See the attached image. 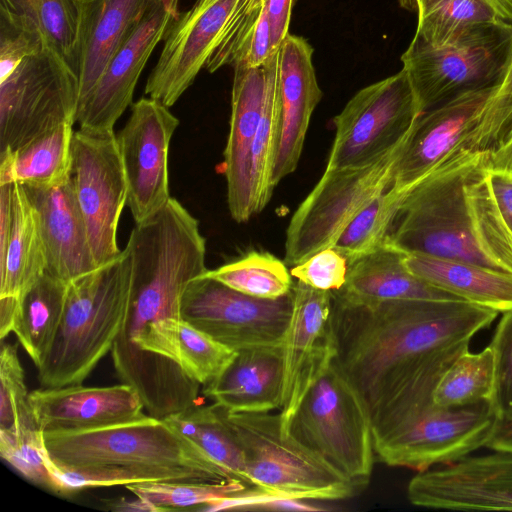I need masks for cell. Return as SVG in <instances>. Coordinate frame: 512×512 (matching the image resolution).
<instances>
[{"mask_svg":"<svg viewBox=\"0 0 512 512\" xmlns=\"http://www.w3.org/2000/svg\"><path fill=\"white\" fill-rule=\"evenodd\" d=\"M29 404L42 432L82 430L126 422L142 416L144 403L131 385L41 387Z\"/></svg>","mask_w":512,"mask_h":512,"instance_id":"cell-21","label":"cell"},{"mask_svg":"<svg viewBox=\"0 0 512 512\" xmlns=\"http://www.w3.org/2000/svg\"><path fill=\"white\" fill-rule=\"evenodd\" d=\"M131 493L149 501L162 511L191 508L196 510L212 501L233 496L248 487L246 483L223 481H148L125 486Z\"/></svg>","mask_w":512,"mask_h":512,"instance_id":"cell-37","label":"cell"},{"mask_svg":"<svg viewBox=\"0 0 512 512\" xmlns=\"http://www.w3.org/2000/svg\"><path fill=\"white\" fill-rule=\"evenodd\" d=\"M409 271L464 301L498 313L512 310V274L477 264L405 253Z\"/></svg>","mask_w":512,"mask_h":512,"instance_id":"cell-27","label":"cell"},{"mask_svg":"<svg viewBox=\"0 0 512 512\" xmlns=\"http://www.w3.org/2000/svg\"><path fill=\"white\" fill-rule=\"evenodd\" d=\"M293 307V290L277 299L243 294L204 275L186 287L183 320L228 348L281 346Z\"/></svg>","mask_w":512,"mask_h":512,"instance_id":"cell-12","label":"cell"},{"mask_svg":"<svg viewBox=\"0 0 512 512\" xmlns=\"http://www.w3.org/2000/svg\"><path fill=\"white\" fill-rule=\"evenodd\" d=\"M152 0H78L79 105L110 59L140 22Z\"/></svg>","mask_w":512,"mask_h":512,"instance_id":"cell-25","label":"cell"},{"mask_svg":"<svg viewBox=\"0 0 512 512\" xmlns=\"http://www.w3.org/2000/svg\"><path fill=\"white\" fill-rule=\"evenodd\" d=\"M407 498L431 509L512 511V453L467 456L417 472L408 483Z\"/></svg>","mask_w":512,"mask_h":512,"instance_id":"cell-18","label":"cell"},{"mask_svg":"<svg viewBox=\"0 0 512 512\" xmlns=\"http://www.w3.org/2000/svg\"><path fill=\"white\" fill-rule=\"evenodd\" d=\"M494 355L493 402L503 421H512V310L503 313L489 344Z\"/></svg>","mask_w":512,"mask_h":512,"instance_id":"cell-42","label":"cell"},{"mask_svg":"<svg viewBox=\"0 0 512 512\" xmlns=\"http://www.w3.org/2000/svg\"><path fill=\"white\" fill-rule=\"evenodd\" d=\"M67 284L45 272L20 298L12 332L36 368L45 361L60 326Z\"/></svg>","mask_w":512,"mask_h":512,"instance_id":"cell-30","label":"cell"},{"mask_svg":"<svg viewBox=\"0 0 512 512\" xmlns=\"http://www.w3.org/2000/svg\"><path fill=\"white\" fill-rule=\"evenodd\" d=\"M512 135V48L502 75L476 126L463 147L472 152H491Z\"/></svg>","mask_w":512,"mask_h":512,"instance_id":"cell-39","label":"cell"},{"mask_svg":"<svg viewBox=\"0 0 512 512\" xmlns=\"http://www.w3.org/2000/svg\"><path fill=\"white\" fill-rule=\"evenodd\" d=\"M498 314L464 300L405 299L355 307L333 298L336 361L371 418L390 403L432 391Z\"/></svg>","mask_w":512,"mask_h":512,"instance_id":"cell-1","label":"cell"},{"mask_svg":"<svg viewBox=\"0 0 512 512\" xmlns=\"http://www.w3.org/2000/svg\"><path fill=\"white\" fill-rule=\"evenodd\" d=\"M43 441L65 494L148 481L235 479L164 419L148 414L117 424L46 431Z\"/></svg>","mask_w":512,"mask_h":512,"instance_id":"cell-3","label":"cell"},{"mask_svg":"<svg viewBox=\"0 0 512 512\" xmlns=\"http://www.w3.org/2000/svg\"><path fill=\"white\" fill-rule=\"evenodd\" d=\"M11 230L0 257V297L21 298L46 272L40 221L23 186L12 185Z\"/></svg>","mask_w":512,"mask_h":512,"instance_id":"cell-28","label":"cell"},{"mask_svg":"<svg viewBox=\"0 0 512 512\" xmlns=\"http://www.w3.org/2000/svg\"><path fill=\"white\" fill-rule=\"evenodd\" d=\"M277 67L278 50L268 59L263 110L250 157V184L255 214L265 208L274 190L271 177L279 132Z\"/></svg>","mask_w":512,"mask_h":512,"instance_id":"cell-34","label":"cell"},{"mask_svg":"<svg viewBox=\"0 0 512 512\" xmlns=\"http://www.w3.org/2000/svg\"><path fill=\"white\" fill-rule=\"evenodd\" d=\"M290 273L307 286L334 292L340 290L346 282L348 261L334 247H329L292 266Z\"/></svg>","mask_w":512,"mask_h":512,"instance_id":"cell-44","label":"cell"},{"mask_svg":"<svg viewBox=\"0 0 512 512\" xmlns=\"http://www.w3.org/2000/svg\"><path fill=\"white\" fill-rule=\"evenodd\" d=\"M23 188L39 217L46 272L68 284L98 268L71 176L52 187Z\"/></svg>","mask_w":512,"mask_h":512,"instance_id":"cell-23","label":"cell"},{"mask_svg":"<svg viewBox=\"0 0 512 512\" xmlns=\"http://www.w3.org/2000/svg\"><path fill=\"white\" fill-rule=\"evenodd\" d=\"M221 409L242 449L249 486L314 501L342 500L358 493L285 430L280 413H231Z\"/></svg>","mask_w":512,"mask_h":512,"instance_id":"cell-6","label":"cell"},{"mask_svg":"<svg viewBox=\"0 0 512 512\" xmlns=\"http://www.w3.org/2000/svg\"><path fill=\"white\" fill-rule=\"evenodd\" d=\"M312 56L310 44L296 35L288 34L278 49L279 132L271 177L274 188L298 166L312 113L322 98Z\"/></svg>","mask_w":512,"mask_h":512,"instance_id":"cell-20","label":"cell"},{"mask_svg":"<svg viewBox=\"0 0 512 512\" xmlns=\"http://www.w3.org/2000/svg\"><path fill=\"white\" fill-rule=\"evenodd\" d=\"M25 372L17 345L2 343L0 351V431L37 425L29 404Z\"/></svg>","mask_w":512,"mask_h":512,"instance_id":"cell-40","label":"cell"},{"mask_svg":"<svg viewBox=\"0 0 512 512\" xmlns=\"http://www.w3.org/2000/svg\"><path fill=\"white\" fill-rule=\"evenodd\" d=\"M179 120L156 99L142 97L116 135L126 176L127 205L136 223L161 209L169 194L168 156Z\"/></svg>","mask_w":512,"mask_h":512,"instance_id":"cell-16","label":"cell"},{"mask_svg":"<svg viewBox=\"0 0 512 512\" xmlns=\"http://www.w3.org/2000/svg\"><path fill=\"white\" fill-rule=\"evenodd\" d=\"M511 48L512 25L497 22L442 46L413 38L401 61L425 112L465 92L496 85Z\"/></svg>","mask_w":512,"mask_h":512,"instance_id":"cell-8","label":"cell"},{"mask_svg":"<svg viewBox=\"0 0 512 512\" xmlns=\"http://www.w3.org/2000/svg\"><path fill=\"white\" fill-rule=\"evenodd\" d=\"M502 418L493 402L462 407L434 403L386 437L374 441L378 461L417 472L455 463L486 447Z\"/></svg>","mask_w":512,"mask_h":512,"instance_id":"cell-11","label":"cell"},{"mask_svg":"<svg viewBox=\"0 0 512 512\" xmlns=\"http://www.w3.org/2000/svg\"><path fill=\"white\" fill-rule=\"evenodd\" d=\"M73 125L64 124L16 151L0 153V185L52 187L71 176Z\"/></svg>","mask_w":512,"mask_h":512,"instance_id":"cell-29","label":"cell"},{"mask_svg":"<svg viewBox=\"0 0 512 512\" xmlns=\"http://www.w3.org/2000/svg\"><path fill=\"white\" fill-rule=\"evenodd\" d=\"M489 182L501 218L512 236V176L489 172Z\"/></svg>","mask_w":512,"mask_h":512,"instance_id":"cell-46","label":"cell"},{"mask_svg":"<svg viewBox=\"0 0 512 512\" xmlns=\"http://www.w3.org/2000/svg\"><path fill=\"white\" fill-rule=\"evenodd\" d=\"M402 145L369 165L325 169L288 224L284 257L287 266H295L334 246L356 214L389 188Z\"/></svg>","mask_w":512,"mask_h":512,"instance_id":"cell-10","label":"cell"},{"mask_svg":"<svg viewBox=\"0 0 512 512\" xmlns=\"http://www.w3.org/2000/svg\"><path fill=\"white\" fill-rule=\"evenodd\" d=\"M494 355L488 345L479 352H462L444 371L433 391L440 407H462L493 400Z\"/></svg>","mask_w":512,"mask_h":512,"instance_id":"cell-32","label":"cell"},{"mask_svg":"<svg viewBox=\"0 0 512 512\" xmlns=\"http://www.w3.org/2000/svg\"><path fill=\"white\" fill-rule=\"evenodd\" d=\"M244 0H196L179 13L148 76L145 94L167 107L192 85L238 17Z\"/></svg>","mask_w":512,"mask_h":512,"instance_id":"cell-14","label":"cell"},{"mask_svg":"<svg viewBox=\"0 0 512 512\" xmlns=\"http://www.w3.org/2000/svg\"><path fill=\"white\" fill-rule=\"evenodd\" d=\"M131 261L115 260L67 284L64 312L52 347L37 368L41 387L82 384L111 351L130 295Z\"/></svg>","mask_w":512,"mask_h":512,"instance_id":"cell-4","label":"cell"},{"mask_svg":"<svg viewBox=\"0 0 512 512\" xmlns=\"http://www.w3.org/2000/svg\"><path fill=\"white\" fill-rule=\"evenodd\" d=\"M285 430L358 492L370 482L376 457L370 414L336 360L307 391Z\"/></svg>","mask_w":512,"mask_h":512,"instance_id":"cell-5","label":"cell"},{"mask_svg":"<svg viewBox=\"0 0 512 512\" xmlns=\"http://www.w3.org/2000/svg\"><path fill=\"white\" fill-rule=\"evenodd\" d=\"M20 305L16 297H0V337L4 339L12 332Z\"/></svg>","mask_w":512,"mask_h":512,"instance_id":"cell-49","label":"cell"},{"mask_svg":"<svg viewBox=\"0 0 512 512\" xmlns=\"http://www.w3.org/2000/svg\"><path fill=\"white\" fill-rule=\"evenodd\" d=\"M494 88L465 92L423 112L394 162L389 188L408 190L463 148Z\"/></svg>","mask_w":512,"mask_h":512,"instance_id":"cell-19","label":"cell"},{"mask_svg":"<svg viewBox=\"0 0 512 512\" xmlns=\"http://www.w3.org/2000/svg\"><path fill=\"white\" fill-rule=\"evenodd\" d=\"M486 447L496 452L512 453V421H502Z\"/></svg>","mask_w":512,"mask_h":512,"instance_id":"cell-51","label":"cell"},{"mask_svg":"<svg viewBox=\"0 0 512 512\" xmlns=\"http://www.w3.org/2000/svg\"><path fill=\"white\" fill-rule=\"evenodd\" d=\"M71 178L97 267L118 258L117 228L128 187L114 130L80 128L72 140Z\"/></svg>","mask_w":512,"mask_h":512,"instance_id":"cell-13","label":"cell"},{"mask_svg":"<svg viewBox=\"0 0 512 512\" xmlns=\"http://www.w3.org/2000/svg\"><path fill=\"white\" fill-rule=\"evenodd\" d=\"M0 454L26 479L53 491V480L47 468L48 453L37 425L19 431H0Z\"/></svg>","mask_w":512,"mask_h":512,"instance_id":"cell-41","label":"cell"},{"mask_svg":"<svg viewBox=\"0 0 512 512\" xmlns=\"http://www.w3.org/2000/svg\"><path fill=\"white\" fill-rule=\"evenodd\" d=\"M485 166L490 173L512 176V136L494 151L485 153Z\"/></svg>","mask_w":512,"mask_h":512,"instance_id":"cell-48","label":"cell"},{"mask_svg":"<svg viewBox=\"0 0 512 512\" xmlns=\"http://www.w3.org/2000/svg\"><path fill=\"white\" fill-rule=\"evenodd\" d=\"M512 136V135H511Z\"/></svg>","mask_w":512,"mask_h":512,"instance_id":"cell-52","label":"cell"},{"mask_svg":"<svg viewBox=\"0 0 512 512\" xmlns=\"http://www.w3.org/2000/svg\"><path fill=\"white\" fill-rule=\"evenodd\" d=\"M296 0H265V6L272 31L273 48L278 50L289 34L292 8Z\"/></svg>","mask_w":512,"mask_h":512,"instance_id":"cell-45","label":"cell"},{"mask_svg":"<svg viewBox=\"0 0 512 512\" xmlns=\"http://www.w3.org/2000/svg\"><path fill=\"white\" fill-rule=\"evenodd\" d=\"M164 420L233 478L247 484L242 449L220 406L194 404Z\"/></svg>","mask_w":512,"mask_h":512,"instance_id":"cell-31","label":"cell"},{"mask_svg":"<svg viewBox=\"0 0 512 512\" xmlns=\"http://www.w3.org/2000/svg\"><path fill=\"white\" fill-rule=\"evenodd\" d=\"M405 253L387 242L348 263L344 286L332 292L347 306H373L405 299L462 300L422 280L408 270Z\"/></svg>","mask_w":512,"mask_h":512,"instance_id":"cell-26","label":"cell"},{"mask_svg":"<svg viewBox=\"0 0 512 512\" xmlns=\"http://www.w3.org/2000/svg\"><path fill=\"white\" fill-rule=\"evenodd\" d=\"M504 22L484 0H437L418 15L413 38L432 46L452 43L470 30Z\"/></svg>","mask_w":512,"mask_h":512,"instance_id":"cell-35","label":"cell"},{"mask_svg":"<svg viewBox=\"0 0 512 512\" xmlns=\"http://www.w3.org/2000/svg\"><path fill=\"white\" fill-rule=\"evenodd\" d=\"M105 502L108 510L116 512H162L159 507L140 497L134 500L122 497Z\"/></svg>","mask_w":512,"mask_h":512,"instance_id":"cell-50","label":"cell"},{"mask_svg":"<svg viewBox=\"0 0 512 512\" xmlns=\"http://www.w3.org/2000/svg\"><path fill=\"white\" fill-rule=\"evenodd\" d=\"M332 292L297 281L282 342L283 387L279 413L284 428L311 386L337 359Z\"/></svg>","mask_w":512,"mask_h":512,"instance_id":"cell-15","label":"cell"},{"mask_svg":"<svg viewBox=\"0 0 512 512\" xmlns=\"http://www.w3.org/2000/svg\"><path fill=\"white\" fill-rule=\"evenodd\" d=\"M407 190L387 188L364 206L334 244L348 263L381 246Z\"/></svg>","mask_w":512,"mask_h":512,"instance_id":"cell-36","label":"cell"},{"mask_svg":"<svg viewBox=\"0 0 512 512\" xmlns=\"http://www.w3.org/2000/svg\"><path fill=\"white\" fill-rule=\"evenodd\" d=\"M385 242L512 274V236L491 191L485 152L461 148L410 187Z\"/></svg>","mask_w":512,"mask_h":512,"instance_id":"cell-2","label":"cell"},{"mask_svg":"<svg viewBox=\"0 0 512 512\" xmlns=\"http://www.w3.org/2000/svg\"><path fill=\"white\" fill-rule=\"evenodd\" d=\"M235 353L187 321L179 322L173 360L200 385L206 386L217 378Z\"/></svg>","mask_w":512,"mask_h":512,"instance_id":"cell-38","label":"cell"},{"mask_svg":"<svg viewBox=\"0 0 512 512\" xmlns=\"http://www.w3.org/2000/svg\"><path fill=\"white\" fill-rule=\"evenodd\" d=\"M55 1L59 0H0V9L10 12L36 26L35 20L38 12L55 3Z\"/></svg>","mask_w":512,"mask_h":512,"instance_id":"cell-47","label":"cell"},{"mask_svg":"<svg viewBox=\"0 0 512 512\" xmlns=\"http://www.w3.org/2000/svg\"><path fill=\"white\" fill-rule=\"evenodd\" d=\"M282 387V345L259 346L236 351L202 391L228 412L263 413L280 409Z\"/></svg>","mask_w":512,"mask_h":512,"instance_id":"cell-24","label":"cell"},{"mask_svg":"<svg viewBox=\"0 0 512 512\" xmlns=\"http://www.w3.org/2000/svg\"><path fill=\"white\" fill-rule=\"evenodd\" d=\"M287 267L268 252L250 251L233 262L207 270L204 276L252 297L277 299L293 290Z\"/></svg>","mask_w":512,"mask_h":512,"instance_id":"cell-33","label":"cell"},{"mask_svg":"<svg viewBox=\"0 0 512 512\" xmlns=\"http://www.w3.org/2000/svg\"><path fill=\"white\" fill-rule=\"evenodd\" d=\"M422 113L403 68L362 88L333 119L336 133L326 168L380 160L405 142Z\"/></svg>","mask_w":512,"mask_h":512,"instance_id":"cell-9","label":"cell"},{"mask_svg":"<svg viewBox=\"0 0 512 512\" xmlns=\"http://www.w3.org/2000/svg\"><path fill=\"white\" fill-rule=\"evenodd\" d=\"M230 127L224 150L223 173L231 217L247 222L253 210L250 157L265 99L268 60L258 67L235 66Z\"/></svg>","mask_w":512,"mask_h":512,"instance_id":"cell-22","label":"cell"},{"mask_svg":"<svg viewBox=\"0 0 512 512\" xmlns=\"http://www.w3.org/2000/svg\"><path fill=\"white\" fill-rule=\"evenodd\" d=\"M79 99L78 75L48 45L0 61V153L73 125Z\"/></svg>","mask_w":512,"mask_h":512,"instance_id":"cell-7","label":"cell"},{"mask_svg":"<svg viewBox=\"0 0 512 512\" xmlns=\"http://www.w3.org/2000/svg\"><path fill=\"white\" fill-rule=\"evenodd\" d=\"M179 0H152L138 25L108 62L79 105L80 128L113 130L131 104L138 79L157 44L179 15Z\"/></svg>","mask_w":512,"mask_h":512,"instance_id":"cell-17","label":"cell"},{"mask_svg":"<svg viewBox=\"0 0 512 512\" xmlns=\"http://www.w3.org/2000/svg\"><path fill=\"white\" fill-rule=\"evenodd\" d=\"M328 508L315 503L314 500L292 498L271 493L252 486L245 490L206 504L203 511L215 512L223 510L240 511H325Z\"/></svg>","mask_w":512,"mask_h":512,"instance_id":"cell-43","label":"cell"}]
</instances>
